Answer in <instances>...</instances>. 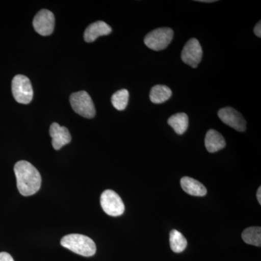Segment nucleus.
I'll use <instances>...</instances> for the list:
<instances>
[{
  "instance_id": "obj_1",
  "label": "nucleus",
  "mask_w": 261,
  "mask_h": 261,
  "mask_svg": "<svg viewBox=\"0 0 261 261\" xmlns=\"http://www.w3.org/2000/svg\"><path fill=\"white\" fill-rule=\"evenodd\" d=\"M14 171L17 180V187L22 195L28 197L34 195L40 190L42 177L39 171L25 161L16 163Z\"/></svg>"
},
{
  "instance_id": "obj_2",
  "label": "nucleus",
  "mask_w": 261,
  "mask_h": 261,
  "mask_svg": "<svg viewBox=\"0 0 261 261\" xmlns=\"http://www.w3.org/2000/svg\"><path fill=\"white\" fill-rule=\"evenodd\" d=\"M61 244L65 248L84 257H92L97 251L95 243L89 237L71 233L62 238Z\"/></svg>"
},
{
  "instance_id": "obj_3",
  "label": "nucleus",
  "mask_w": 261,
  "mask_h": 261,
  "mask_svg": "<svg viewBox=\"0 0 261 261\" xmlns=\"http://www.w3.org/2000/svg\"><path fill=\"white\" fill-rule=\"evenodd\" d=\"M70 102L73 111L87 118H94L96 114L93 101L85 91L75 92L70 95Z\"/></svg>"
},
{
  "instance_id": "obj_4",
  "label": "nucleus",
  "mask_w": 261,
  "mask_h": 261,
  "mask_svg": "<svg viewBox=\"0 0 261 261\" xmlns=\"http://www.w3.org/2000/svg\"><path fill=\"white\" fill-rule=\"evenodd\" d=\"M173 31L170 28H160L147 34L144 42L149 49L161 51L166 49L172 41Z\"/></svg>"
},
{
  "instance_id": "obj_5",
  "label": "nucleus",
  "mask_w": 261,
  "mask_h": 261,
  "mask_svg": "<svg viewBox=\"0 0 261 261\" xmlns=\"http://www.w3.org/2000/svg\"><path fill=\"white\" fill-rule=\"evenodd\" d=\"M12 92L18 103L29 104L32 102L34 92L28 77L23 75H15L12 82Z\"/></svg>"
},
{
  "instance_id": "obj_6",
  "label": "nucleus",
  "mask_w": 261,
  "mask_h": 261,
  "mask_svg": "<svg viewBox=\"0 0 261 261\" xmlns=\"http://www.w3.org/2000/svg\"><path fill=\"white\" fill-rule=\"evenodd\" d=\"M100 204L106 214L116 217L124 213L125 205L123 200L116 192L107 190L102 192L100 197Z\"/></svg>"
},
{
  "instance_id": "obj_7",
  "label": "nucleus",
  "mask_w": 261,
  "mask_h": 261,
  "mask_svg": "<svg viewBox=\"0 0 261 261\" xmlns=\"http://www.w3.org/2000/svg\"><path fill=\"white\" fill-rule=\"evenodd\" d=\"M202 57V49L199 41L195 38L190 39L182 49V61L192 68H196L200 63Z\"/></svg>"
},
{
  "instance_id": "obj_8",
  "label": "nucleus",
  "mask_w": 261,
  "mask_h": 261,
  "mask_svg": "<svg viewBox=\"0 0 261 261\" xmlns=\"http://www.w3.org/2000/svg\"><path fill=\"white\" fill-rule=\"evenodd\" d=\"M218 116L223 123L231 127L233 129L240 132H244L246 130V121L245 118L241 113L233 108H222L218 113Z\"/></svg>"
},
{
  "instance_id": "obj_9",
  "label": "nucleus",
  "mask_w": 261,
  "mask_h": 261,
  "mask_svg": "<svg viewBox=\"0 0 261 261\" xmlns=\"http://www.w3.org/2000/svg\"><path fill=\"white\" fill-rule=\"evenodd\" d=\"M33 25L36 32L40 35H50L55 28L54 15L49 10H40L34 17Z\"/></svg>"
},
{
  "instance_id": "obj_10",
  "label": "nucleus",
  "mask_w": 261,
  "mask_h": 261,
  "mask_svg": "<svg viewBox=\"0 0 261 261\" xmlns=\"http://www.w3.org/2000/svg\"><path fill=\"white\" fill-rule=\"evenodd\" d=\"M49 135L51 137L53 147L56 150H59L63 146L68 145L71 142V135L68 128L60 126L57 123H53L51 125Z\"/></svg>"
},
{
  "instance_id": "obj_11",
  "label": "nucleus",
  "mask_w": 261,
  "mask_h": 261,
  "mask_svg": "<svg viewBox=\"0 0 261 261\" xmlns=\"http://www.w3.org/2000/svg\"><path fill=\"white\" fill-rule=\"evenodd\" d=\"M112 32L111 27L106 22L99 20L90 24L84 32V38L85 42H93L99 37L108 35Z\"/></svg>"
},
{
  "instance_id": "obj_12",
  "label": "nucleus",
  "mask_w": 261,
  "mask_h": 261,
  "mask_svg": "<svg viewBox=\"0 0 261 261\" xmlns=\"http://www.w3.org/2000/svg\"><path fill=\"white\" fill-rule=\"evenodd\" d=\"M181 187L184 191L190 195L195 197H204L207 195V189L195 178L185 176L181 178Z\"/></svg>"
},
{
  "instance_id": "obj_13",
  "label": "nucleus",
  "mask_w": 261,
  "mask_h": 261,
  "mask_svg": "<svg viewBox=\"0 0 261 261\" xmlns=\"http://www.w3.org/2000/svg\"><path fill=\"white\" fill-rule=\"evenodd\" d=\"M205 145L209 152L214 153L224 148L226 146V141L219 132L210 129L205 135Z\"/></svg>"
},
{
  "instance_id": "obj_14",
  "label": "nucleus",
  "mask_w": 261,
  "mask_h": 261,
  "mask_svg": "<svg viewBox=\"0 0 261 261\" xmlns=\"http://www.w3.org/2000/svg\"><path fill=\"white\" fill-rule=\"evenodd\" d=\"M168 123L177 135H182L188 128V116L185 113H176L168 118Z\"/></svg>"
},
{
  "instance_id": "obj_15",
  "label": "nucleus",
  "mask_w": 261,
  "mask_h": 261,
  "mask_svg": "<svg viewBox=\"0 0 261 261\" xmlns=\"http://www.w3.org/2000/svg\"><path fill=\"white\" fill-rule=\"evenodd\" d=\"M172 95V91L165 85H155L152 87L149 94L151 102L154 104H161L166 102Z\"/></svg>"
},
{
  "instance_id": "obj_16",
  "label": "nucleus",
  "mask_w": 261,
  "mask_h": 261,
  "mask_svg": "<svg viewBox=\"0 0 261 261\" xmlns=\"http://www.w3.org/2000/svg\"><path fill=\"white\" fill-rule=\"evenodd\" d=\"M242 238L245 243L254 246H261V228L253 226L245 228L242 233Z\"/></svg>"
},
{
  "instance_id": "obj_17",
  "label": "nucleus",
  "mask_w": 261,
  "mask_h": 261,
  "mask_svg": "<svg viewBox=\"0 0 261 261\" xmlns=\"http://www.w3.org/2000/svg\"><path fill=\"white\" fill-rule=\"evenodd\" d=\"M170 245L173 252L180 253L186 249L187 239L177 230H171L170 232Z\"/></svg>"
},
{
  "instance_id": "obj_18",
  "label": "nucleus",
  "mask_w": 261,
  "mask_h": 261,
  "mask_svg": "<svg viewBox=\"0 0 261 261\" xmlns=\"http://www.w3.org/2000/svg\"><path fill=\"white\" fill-rule=\"evenodd\" d=\"M128 98H129V93H128V90L125 89H121L113 94L112 98H111V102H112L113 107L118 111H123L126 109L127 105H128Z\"/></svg>"
},
{
  "instance_id": "obj_19",
  "label": "nucleus",
  "mask_w": 261,
  "mask_h": 261,
  "mask_svg": "<svg viewBox=\"0 0 261 261\" xmlns=\"http://www.w3.org/2000/svg\"><path fill=\"white\" fill-rule=\"evenodd\" d=\"M0 261H15L13 257L8 252H0Z\"/></svg>"
},
{
  "instance_id": "obj_20",
  "label": "nucleus",
  "mask_w": 261,
  "mask_h": 261,
  "mask_svg": "<svg viewBox=\"0 0 261 261\" xmlns=\"http://www.w3.org/2000/svg\"><path fill=\"white\" fill-rule=\"evenodd\" d=\"M254 33L257 37H261V22L259 21L254 28Z\"/></svg>"
},
{
  "instance_id": "obj_21",
  "label": "nucleus",
  "mask_w": 261,
  "mask_h": 261,
  "mask_svg": "<svg viewBox=\"0 0 261 261\" xmlns=\"http://www.w3.org/2000/svg\"><path fill=\"white\" fill-rule=\"evenodd\" d=\"M257 200L258 201L259 204L261 205V187H259L257 191Z\"/></svg>"
},
{
  "instance_id": "obj_22",
  "label": "nucleus",
  "mask_w": 261,
  "mask_h": 261,
  "mask_svg": "<svg viewBox=\"0 0 261 261\" xmlns=\"http://www.w3.org/2000/svg\"><path fill=\"white\" fill-rule=\"evenodd\" d=\"M197 2H200V3H214V2H216V1H214V0H199V1H197Z\"/></svg>"
}]
</instances>
